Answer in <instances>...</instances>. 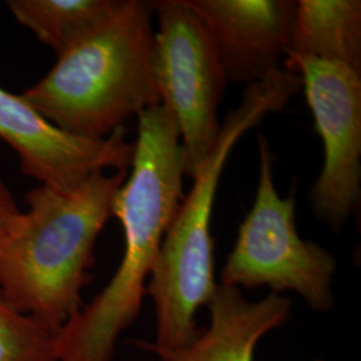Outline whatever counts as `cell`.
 Here are the masks:
<instances>
[{"mask_svg": "<svg viewBox=\"0 0 361 361\" xmlns=\"http://www.w3.org/2000/svg\"><path fill=\"white\" fill-rule=\"evenodd\" d=\"M137 118L131 171L114 201L123 256L109 284L56 335L59 361H111L118 337L141 312L147 279L185 195V154L174 116L161 104Z\"/></svg>", "mask_w": 361, "mask_h": 361, "instance_id": "cell-1", "label": "cell"}, {"mask_svg": "<svg viewBox=\"0 0 361 361\" xmlns=\"http://www.w3.org/2000/svg\"><path fill=\"white\" fill-rule=\"evenodd\" d=\"M129 170L97 171L71 190L39 185L26 194L0 243V290L13 307L59 334L83 307L94 246Z\"/></svg>", "mask_w": 361, "mask_h": 361, "instance_id": "cell-2", "label": "cell"}, {"mask_svg": "<svg viewBox=\"0 0 361 361\" xmlns=\"http://www.w3.org/2000/svg\"><path fill=\"white\" fill-rule=\"evenodd\" d=\"M301 91L300 77L279 68L269 77L246 85L240 104L221 123L213 153L194 174L159 249L146 293L154 301L157 337L138 347L171 352L188 347L201 331L195 314L207 305L217 288L214 280V240L212 214L225 164L234 146L269 113L281 111Z\"/></svg>", "mask_w": 361, "mask_h": 361, "instance_id": "cell-3", "label": "cell"}, {"mask_svg": "<svg viewBox=\"0 0 361 361\" xmlns=\"http://www.w3.org/2000/svg\"><path fill=\"white\" fill-rule=\"evenodd\" d=\"M154 1L123 0L102 26L56 55L22 95L55 126L104 140L161 104L154 79Z\"/></svg>", "mask_w": 361, "mask_h": 361, "instance_id": "cell-4", "label": "cell"}, {"mask_svg": "<svg viewBox=\"0 0 361 361\" xmlns=\"http://www.w3.org/2000/svg\"><path fill=\"white\" fill-rule=\"evenodd\" d=\"M257 142L259 178L256 198L221 271V285L238 289L268 286L271 293L279 295L296 292L313 310H334L335 256L300 237L295 189L286 197L277 193L271 145L261 134Z\"/></svg>", "mask_w": 361, "mask_h": 361, "instance_id": "cell-5", "label": "cell"}, {"mask_svg": "<svg viewBox=\"0 0 361 361\" xmlns=\"http://www.w3.org/2000/svg\"><path fill=\"white\" fill-rule=\"evenodd\" d=\"M154 79L173 114L192 177L219 141V107L228 79L207 28L189 0L154 1Z\"/></svg>", "mask_w": 361, "mask_h": 361, "instance_id": "cell-6", "label": "cell"}, {"mask_svg": "<svg viewBox=\"0 0 361 361\" xmlns=\"http://www.w3.org/2000/svg\"><path fill=\"white\" fill-rule=\"evenodd\" d=\"M284 68L301 79L323 141V168L310 193L312 210L337 232L360 205L361 74L293 52H285Z\"/></svg>", "mask_w": 361, "mask_h": 361, "instance_id": "cell-7", "label": "cell"}, {"mask_svg": "<svg viewBox=\"0 0 361 361\" xmlns=\"http://www.w3.org/2000/svg\"><path fill=\"white\" fill-rule=\"evenodd\" d=\"M0 138L18 154L25 176L59 190L77 188L97 171L129 170L134 157L125 128L104 140L78 137L55 126L22 94L3 87Z\"/></svg>", "mask_w": 361, "mask_h": 361, "instance_id": "cell-8", "label": "cell"}, {"mask_svg": "<svg viewBox=\"0 0 361 361\" xmlns=\"http://www.w3.org/2000/svg\"><path fill=\"white\" fill-rule=\"evenodd\" d=\"M217 51L228 82L250 85L281 68L293 0H189Z\"/></svg>", "mask_w": 361, "mask_h": 361, "instance_id": "cell-9", "label": "cell"}, {"mask_svg": "<svg viewBox=\"0 0 361 361\" xmlns=\"http://www.w3.org/2000/svg\"><path fill=\"white\" fill-rule=\"evenodd\" d=\"M210 326L185 348L158 352L159 361H253L259 340L290 317L292 300L271 293L247 301L235 286L217 285L207 304Z\"/></svg>", "mask_w": 361, "mask_h": 361, "instance_id": "cell-10", "label": "cell"}, {"mask_svg": "<svg viewBox=\"0 0 361 361\" xmlns=\"http://www.w3.org/2000/svg\"><path fill=\"white\" fill-rule=\"evenodd\" d=\"M286 52L340 63L361 74L360 0L296 1Z\"/></svg>", "mask_w": 361, "mask_h": 361, "instance_id": "cell-11", "label": "cell"}, {"mask_svg": "<svg viewBox=\"0 0 361 361\" xmlns=\"http://www.w3.org/2000/svg\"><path fill=\"white\" fill-rule=\"evenodd\" d=\"M123 0H8L7 8L56 55L66 51L118 11Z\"/></svg>", "mask_w": 361, "mask_h": 361, "instance_id": "cell-12", "label": "cell"}, {"mask_svg": "<svg viewBox=\"0 0 361 361\" xmlns=\"http://www.w3.org/2000/svg\"><path fill=\"white\" fill-rule=\"evenodd\" d=\"M0 361H59L56 334L16 310L1 290Z\"/></svg>", "mask_w": 361, "mask_h": 361, "instance_id": "cell-13", "label": "cell"}, {"mask_svg": "<svg viewBox=\"0 0 361 361\" xmlns=\"http://www.w3.org/2000/svg\"><path fill=\"white\" fill-rule=\"evenodd\" d=\"M20 213L13 193L0 177V243L13 231Z\"/></svg>", "mask_w": 361, "mask_h": 361, "instance_id": "cell-14", "label": "cell"}, {"mask_svg": "<svg viewBox=\"0 0 361 361\" xmlns=\"http://www.w3.org/2000/svg\"><path fill=\"white\" fill-rule=\"evenodd\" d=\"M313 361H326V360H323V359H316V360H313Z\"/></svg>", "mask_w": 361, "mask_h": 361, "instance_id": "cell-15", "label": "cell"}]
</instances>
